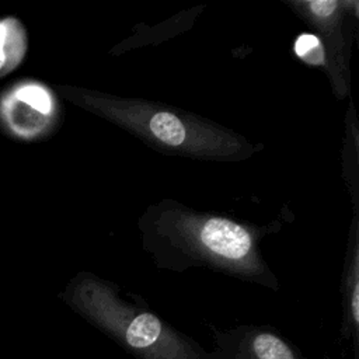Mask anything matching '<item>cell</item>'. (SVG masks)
I'll return each instance as SVG.
<instances>
[{"instance_id":"3957f363","label":"cell","mask_w":359,"mask_h":359,"mask_svg":"<svg viewBox=\"0 0 359 359\" xmlns=\"http://www.w3.org/2000/svg\"><path fill=\"white\" fill-rule=\"evenodd\" d=\"M91 101L104 111H111V115L121 118L128 125H133L136 129L147 133L163 144L203 150L206 147L205 139L208 142H213L212 137L203 136V132H201L199 128L194 129L172 112L142 107H123L122 109H116L109 102L100 104L98 101Z\"/></svg>"},{"instance_id":"6da1fadb","label":"cell","mask_w":359,"mask_h":359,"mask_svg":"<svg viewBox=\"0 0 359 359\" xmlns=\"http://www.w3.org/2000/svg\"><path fill=\"white\" fill-rule=\"evenodd\" d=\"M67 304L135 359H220L154 313L129 304L95 279H81L65 293Z\"/></svg>"},{"instance_id":"5b68a950","label":"cell","mask_w":359,"mask_h":359,"mask_svg":"<svg viewBox=\"0 0 359 359\" xmlns=\"http://www.w3.org/2000/svg\"><path fill=\"white\" fill-rule=\"evenodd\" d=\"M198 237L209 252L233 262L245 261L252 248L250 233L238 223L222 217L205 220Z\"/></svg>"},{"instance_id":"8992f818","label":"cell","mask_w":359,"mask_h":359,"mask_svg":"<svg viewBox=\"0 0 359 359\" xmlns=\"http://www.w3.org/2000/svg\"><path fill=\"white\" fill-rule=\"evenodd\" d=\"M25 50L24 31L18 21H0V72L13 69Z\"/></svg>"},{"instance_id":"277c9868","label":"cell","mask_w":359,"mask_h":359,"mask_svg":"<svg viewBox=\"0 0 359 359\" xmlns=\"http://www.w3.org/2000/svg\"><path fill=\"white\" fill-rule=\"evenodd\" d=\"M52 112L53 101L50 94L35 84L15 88L3 102L4 119L18 133L41 130Z\"/></svg>"},{"instance_id":"52a82bcc","label":"cell","mask_w":359,"mask_h":359,"mask_svg":"<svg viewBox=\"0 0 359 359\" xmlns=\"http://www.w3.org/2000/svg\"><path fill=\"white\" fill-rule=\"evenodd\" d=\"M294 52L300 59L311 65H321L324 60L320 39L311 34H302L296 39Z\"/></svg>"},{"instance_id":"ba28073f","label":"cell","mask_w":359,"mask_h":359,"mask_svg":"<svg viewBox=\"0 0 359 359\" xmlns=\"http://www.w3.org/2000/svg\"><path fill=\"white\" fill-rule=\"evenodd\" d=\"M310 11L317 17V18H328L330 15L334 14L335 8L338 7V1L335 0H314L307 3Z\"/></svg>"},{"instance_id":"7a4b0ae2","label":"cell","mask_w":359,"mask_h":359,"mask_svg":"<svg viewBox=\"0 0 359 359\" xmlns=\"http://www.w3.org/2000/svg\"><path fill=\"white\" fill-rule=\"evenodd\" d=\"M213 335V351L220 359H307L293 342L269 327L243 325Z\"/></svg>"}]
</instances>
